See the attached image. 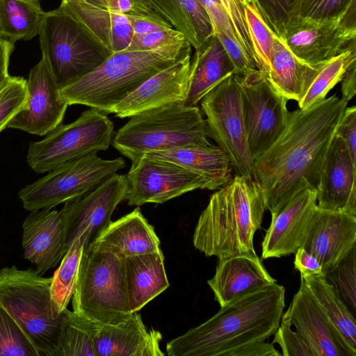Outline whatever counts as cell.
Segmentation results:
<instances>
[{
	"label": "cell",
	"mask_w": 356,
	"mask_h": 356,
	"mask_svg": "<svg viewBox=\"0 0 356 356\" xmlns=\"http://www.w3.org/2000/svg\"><path fill=\"white\" fill-rule=\"evenodd\" d=\"M348 102L337 95L289 112L284 130L254 161L265 209L275 214L309 187L316 190L323 161Z\"/></svg>",
	"instance_id": "1"
},
{
	"label": "cell",
	"mask_w": 356,
	"mask_h": 356,
	"mask_svg": "<svg viewBox=\"0 0 356 356\" xmlns=\"http://www.w3.org/2000/svg\"><path fill=\"white\" fill-rule=\"evenodd\" d=\"M285 307V288L276 282L249 291L220 307L211 318L170 341L169 356H234L266 341L277 330Z\"/></svg>",
	"instance_id": "2"
},
{
	"label": "cell",
	"mask_w": 356,
	"mask_h": 356,
	"mask_svg": "<svg viewBox=\"0 0 356 356\" xmlns=\"http://www.w3.org/2000/svg\"><path fill=\"white\" fill-rule=\"evenodd\" d=\"M265 207L257 181L234 175L227 186L210 197L195 228V248L218 259L257 255L254 235L262 223Z\"/></svg>",
	"instance_id": "3"
},
{
	"label": "cell",
	"mask_w": 356,
	"mask_h": 356,
	"mask_svg": "<svg viewBox=\"0 0 356 356\" xmlns=\"http://www.w3.org/2000/svg\"><path fill=\"white\" fill-rule=\"evenodd\" d=\"M183 40L150 50H124L110 55L90 74L60 89L68 105L80 104L113 113L115 106L146 80L188 53Z\"/></svg>",
	"instance_id": "4"
},
{
	"label": "cell",
	"mask_w": 356,
	"mask_h": 356,
	"mask_svg": "<svg viewBox=\"0 0 356 356\" xmlns=\"http://www.w3.org/2000/svg\"><path fill=\"white\" fill-rule=\"evenodd\" d=\"M207 124L197 107L177 102L130 117L111 145L131 163L147 153L210 145Z\"/></svg>",
	"instance_id": "5"
},
{
	"label": "cell",
	"mask_w": 356,
	"mask_h": 356,
	"mask_svg": "<svg viewBox=\"0 0 356 356\" xmlns=\"http://www.w3.org/2000/svg\"><path fill=\"white\" fill-rule=\"evenodd\" d=\"M124 259L97 241L84 247L71 299L75 314L101 324H117L132 314Z\"/></svg>",
	"instance_id": "6"
},
{
	"label": "cell",
	"mask_w": 356,
	"mask_h": 356,
	"mask_svg": "<svg viewBox=\"0 0 356 356\" xmlns=\"http://www.w3.org/2000/svg\"><path fill=\"white\" fill-rule=\"evenodd\" d=\"M51 277L35 269L15 266L0 268V304L13 316L39 356H56L63 311L57 313L51 298Z\"/></svg>",
	"instance_id": "7"
},
{
	"label": "cell",
	"mask_w": 356,
	"mask_h": 356,
	"mask_svg": "<svg viewBox=\"0 0 356 356\" xmlns=\"http://www.w3.org/2000/svg\"><path fill=\"white\" fill-rule=\"evenodd\" d=\"M38 35L42 58L60 88L90 74L110 56L60 7L45 12Z\"/></svg>",
	"instance_id": "8"
},
{
	"label": "cell",
	"mask_w": 356,
	"mask_h": 356,
	"mask_svg": "<svg viewBox=\"0 0 356 356\" xmlns=\"http://www.w3.org/2000/svg\"><path fill=\"white\" fill-rule=\"evenodd\" d=\"M113 134V123L106 113L90 108L42 140L31 142L26 161L34 172H49L81 156L108 149Z\"/></svg>",
	"instance_id": "9"
},
{
	"label": "cell",
	"mask_w": 356,
	"mask_h": 356,
	"mask_svg": "<svg viewBox=\"0 0 356 356\" xmlns=\"http://www.w3.org/2000/svg\"><path fill=\"white\" fill-rule=\"evenodd\" d=\"M125 166L120 157L104 159L97 153L89 154L25 186L18 197L28 211L53 209L86 194Z\"/></svg>",
	"instance_id": "10"
},
{
	"label": "cell",
	"mask_w": 356,
	"mask_h": 356,
	"mask_svg": "<svg viewBox=\"0 0 356 356\" xmlns=\"http://www.w3.org/2000/svg\"><path fill=\"white\" fill-rule=\"evenodd\" d=\"M209 136L229 157L234 175L254 180V161L248 148L242 111L241 91L232 74L200 101Z\"/></svg>",
	"instance_id": "11"
},
{
	"label": "cell",
	"mask_w": 356,
	"mask_h": 356,
	"mask_svg": "<svg viewBox=\"0 0 356 356\" xmlns=\"http://www.w3.org/2000/svg\"><path fill=\"white\" fill-rule=\"evenodd\" d=\"M235 74L241 88L247 141L254 161L274 143L286 127L288 100L259 70Z\"/></svg>",
	"instance_id": "12"
},
{
	"label": "cell",
	"mask_w": 356,
	"mask_h": 356,
	"mask_svg": "<svg viewBox=\"0 0 356 356\" xmlns=\"http://www.w3.org/2000/svg\"><path fill=\"white\" fill-rule=\"evenodd\" d=\"M283 40L307 63L327 61L356 44V0H352L335 17L320 21L300 19Z\"/></svg>",
	"instance_id": "13"
},
{
	"label": "cell",
	"mask_w": 356,
	"mask_h": 356,
	"mask_svg": "<svg viewBox=\"0 0 356 356\" xmlns=\"http://www.w3.org/2000/svg\"><path fill=\"white\" fill-rule=\"evenodd\" d=\"M125 200L129 206L163 204L196 189H206L200 176L174 163L142 156L126 175Z\"/></svg>",
	"instance_id": "14"
},
{
	"label": "cell",
	"mask_w": 356,
	"mask_h": 356,
	"mask_svg": "<svg viewBox=\"0 0 356 356\" xmlns=\"http://www.w3.org/2000/svg\"><path fill=\"white\" fill-rule=\"evenodd\" d=\"M127 188L126 175L115 173L86 194L65 203L59 211L67 250L83 232L88 235V245L97 241L111 222L117 206L125 200Z\"/></svg>",
	"instance_id": "15"
},
{
	"label": "cell",
	"mask_w": 356,
	"mask_h": 356,
	"mask_svg": "<svg viewBox=\"0 0 356 356\" xmlns=\"http://www.w3.org/2000/svg\"><path fill=\"white\" fill-rule=\"evenodd\" d=\"M60 89L42 58L29 74L26 106L12 118L7 128L40 136L53 131L61 124L69 106Z\"/></svg>",
	"instance_id": "16"
},
{
	"label": "cell",
	"mask_w": 356,
	"mask_h": 356,
	"mask_svg": "<svg viewBox=\"0 0 356 356\" xmlns=\"http://www.w3.org/2000/svg\"><path fill=\"white\" fill-rule=\"evenodd\" d=\"M356 216L315 208L301 246L320 263L324 275L355 247Z\"/></svg>",
	"instance_id": "17"
},
{
	"label": "cell",
	"mask_w": 356,
	"mask_h": 356,
	"mask_svg": "<svg viewBox=\"0 0 356 356\" xmlns=\"http://www.w3.org/2000/svg\"><path fill=\"white\" fill-rule=\"evenodd\" d=\"M59 7L109 55L128 48L133 37L130 22L105 0H61Z\"/></svg>",
	"instance_id": "18"
},
{
	"label": "cell",
	"mask_w": 356,
	"mask_h": 356,
	"mask_svg": "<svg viewBox=\"0 0 356 356\" xmlns=\"http://www.w3.org/2000/svg\"><path fill=\"white\" fill-rule=\"evenodd\" d=\"M281 319L295 326L315 356H356L329 322L301 279L299 289Z\"/></svg>",
	"instance_id": "19"
},
{
	"label": "cell",
	"mask_w": 356,
	"mask_h": 356,
	"mask_svg": "<svg viewBox=\"0 0 356 356\" xmlns=\"http://www.w3.org/2000/svg\"><path fill=\"white\" fill-rule=\"evenodd\" d=\"M356 163L343 140L334 134L316 188L317 207L356 216Z\"/></svg>",
	"instance_id": "20"
},
{
	"label": "cell",
	"mask_w": 356,
	"mask_h": 356,
	"mask_svg": "<svg viewBox=\"0 0 356 356\" xmlns=\"http://www.w3.org/2000/svg\"><path fill=\"white\" fill-rule=\"evenodd\" d=\"M316 206V190L307 187L271 215L261 244V258H280L294 254L301 246Z\"/></svg>",
	"instance_id": "21"
},
{
	"label": "cell",
	"mask_w": 356,
	"mask_h": 356,
	"mask_svg": "<svg viewBox=\"0 0 356 356\" xmlns=\"http://www.w3.org/2000/svg\"><path fill=\"white\" fill-rule=\"evenodd\" d=\"M23 257L43 275L61 261L67 248L60 211L42 209L30 211L22 224Z\"/></svg>",
	"instance_id": "22"
},
{
	"label": "cell",
	"mask_w": 356,
	"mask_h": 356,
	"mask_svg": "<svg viewBox=\"0 0 356 356\" xmlns=\"http://www.w3.org/2000/svg\"><path fill=\"white\" fill-rule=\"evenodd\" d=\"M191 52L152 76L114 108L113 113L120 118L168 104L185 100Z\"/></svg>",
	"instance_id": "23"
},
{
	"label": "cell",
	"mask_w": 356,
	"mask_h": 356,
	"mask_svg": "<svg viewBox=\"0 0 356 356\" xmlns=\"http://www.w3.org/2000/svg\"><path fill=\"white\" fill-rule=\"evenodd\" d=\"M161 334L147 329L140 315L133 312L117 324L97 323L93 337L96 356H163Z\"/></svg>",
	"instance_id": "24"
},
{
	"label": "cell",
	"mask_w": 356,
	"mask_h": 356,
	"mask_svg": "<svg viewBox=\"0 0 356 356\" xmlns=\"http://www.w3.org/2000/svg\"><path fill=\"white\" fill-rule=\"evenodd\" d=\"M257 255H238L218 259L207 284L220 307L252 290L276 282Z\"/></svg>",
	"instance_id": "25"
},
{
	"label": "cell",
	"mask_w": 356,
	"mask_h": 356,
	"mask_svg": "<svg viewBox=\"0 0 356 356\" xmlns=\"http://www.w3.org/2000/svg\"><path fill=\"white\" fill-rule=\"evenodd\" d=\"M143 156L174 163L200 176L208 190L218 191L227 186L234 176L229 157L212 143L152 152Z\"/></svg>",
	"instance_id": "26"
},
{
	"label": "cell",
	"mask_w": 356,
	"mask_h": 356,
	"mask_svg": "<svg viewBox=\"0 0 356 356\" xmlns=\"http://www.w3.org/2000/svg\"><path fill=\"white\" fill-rule=\"evenodd\" d=\"M236 74L235 67L222 44L213 34L195 49L191 60L184 104L195 106L216 86Z\"/></svg>",
	"instance_id": "27"
},
{
	"label": "cell",
	"mask_w": 356,
	"mask_h": 356,
	"mask_svg": "<svg viewBox=\"0 0 356 356\" xmlns=\"http://www.w3.org/2000/svg\"><path fill=\"white\" fill-rule=\"evenodd\" d=\"M327 62L314 65L304 62L274 33L272 69L268 81L288 101L298 102Z\"/></svg>",
	"instance_id": "28"
},
{
	"label": "cell",
	"mask_w": 356,
	"mask_h": 356,
	"mask_svg": "<svg viewBox=\"0 0 356 356\" xmlns=\"http://www.w3.org/2000/svg\"><path fill=\"white\" fill-rule=\"evenodd\" d=\"M127 294L131 312H138L170 286L161 250L125 257Z\"/></svg>",
	"instance_id": "29"
},
{
	"label": "cell",
	"mask_w": 356,
	"mask_h": 356,
	"mask_svg": "<svg viewBox=\"0 0 356 356\" xmlns=\"http://www.w3.org/2000/svg\"><path fill=\"white\" fill-rule=\"evenodd\" d=\"M96 241L124 257L161 250L154 227L138 207L111 221Z\"/></svg>",
	"instance_id": "30"
},
{
	"label": "cell",
	"mask_w": 356,
	"mask_h": 356,
	"mask_svg": "<svg viewBox=\"0 0 356 356\" xmlns=\"http://www.w3.org/2000/svg\"><path fill=\"white\" fill-rule=\"evenodd\" d=\"M150 7L199 48L213 35L211 19L199 0H145Z\"/></svg>",
	"instance_id": "31"
},
{
	"label": "cell",
	"mask_w": 356,
	"mask_h": 356,
	"mask_svg": "<svg viewBox=\"0 0 356 356\" xmlns=\"http://www.w3.org/2000/svg\"><path fill=\"white\" fill-rule=\"evenodd\" d=\"M314 299L346 345L356 353V323L353 313L324 275H300Z\"/></svg>",
	"instance_id": "32"
},
{
	"label": "cell",
	"mask_w": 356,
	"mask_h": 356,
	"mask_svg": "<svg viewBox=\"0 0 356 356\" xmlns=\"http://www.w3.org/2000/svg\"><path fill=\"white\" fill-rule=\"evenodd\" d=\"M44 13L39 0H0V38L13 44L33 39Z\"/></svg>",
	"instance_id": "33"
},
{
	"label": "cell",
	"mask_w": 356,
	"mask_h": 356,
	"mask_svg": "<svg viewBox=\"0 0 356 356\" xmlns=\"http://www.w3.org/2000/svg\"><path fill=\"white\" fill-rule=\"evenodd\" d=\"M88 243V233L83 232L71 244L52 277L51 298L57 313H61L66 309L72 298L82 253Z\"/></svg>",
	"instance_id": "34"
},
{
	"label": "cell",
	"mask_w": 356,
	"mask_h": 356,
	"mask_svg": "<svg viewBox=\"0 0 356 356\" xmlns=\"http://www.w3.org/2000/svg\"><path fill=\"white\" fill-rule=\"evenodd\" d=\"M97 323L65 309L56 356H96L93 337Z\"/></svg>",
	"instance_id": "35"
},
{
	"label": "cell",
	"mask_w": 356,
	"mask_h": 356,
	"mask_svg": "<svg viewBox=\"0 0 356 356\" xmlns=\"http://www.w3.org/2000/svg\"><path fill=\"white\" fill-rule=\"evenodd\" d=\"M355 63L356 44L327 60L305 96L298 102L299 108L307 109L324 100L330 90L341 82L346 71Z\"/></svg>",
	"instance_id": "36"
},
{
	"label": "cell",
	"mask_w": 356,
	"mask_h": 356,
	"mask_svg": "<svg viewBox=\"0 0 356 356\" xmlns=\"http://www.w3.org/2000/svg\"><path fill=\"white\" fill-rule=\"evenodd\" d=\"M245 15L257 68L268 79L272 69L274 33L252 3L245 6Z\"/></svg>",
	"instance_id": "37"
},
{
	"label": "cell",
	"mask_w": 356,
	"mask_h": 356,
	"mask_svg": "<svg viewBox=\"0 0 356 356\" xmlns=\"http://www.w3.org/2000/svg\"><path fill=\"white\" fill-rule=\"evenodd\" d=\"M302 0H251L265 23L280 38L299 21Z\"/></svg>",
	"instance_id": "38"
},
{
	"label": "cell",
	"mask_w": 356,
	"mask_h": 356,
	"mask_svg": "<svg viewBox=\"0 0 356 356\" xmlns=\"http://www.w3.org/2000/svg\"><path fill=\"white\" fill-rule=\"evenodd\" d=\"M0 356H39L20 326L1 304Z\"/></svg>",
	"instance_id": "39"
},
{
	"label": "cell",
	"mask_w": 356,
	"mask_h": 356,
	"mask_svg": "<svg viewBox=\"0 0 356 356\" xmlns=\"http://www.w3.org/2000/svg\"><path fill=\"white\" fill-rule=\"evenodd\" d=\"M27 97V80L22 76L10 75L0 87V132L25 108Z\"/></svg>",
	"instance_id": "40"
},
{
	"label": "cell",
	"mask_w": 356,
	"mask_h": 356,
	"mask_svg": "<svg viewBox=\"0 0 356 356\" xmlns=\"http://www.w3.org/2000/svg\"><path fill=\"white\" fill-rule=\"evenodd\" d=\"M355 247L325 276L334 286L348 307L355 311L356 307V271Z\"/></svg>",
	"instance_id": "41"
},
{
	"label": "cell",
	"mask_w": 356,
	"mask_h": 356,
	"mask_svg": "<svg viewBox=\"0 0 356 356\" xmlns=\"http://www.w3.org/2000/svg\"><path fill=\"white\" fill-rule=\"evenodd\" d=\"M220 1L232 21L241 47L245 54L257 65L245 15V6L251 3V0Z\"/></svg>",
	"instance_id": "42"
},
{
	"label": "cell",
	"mask_w": 356,
	"mask_h": 356,
	"mask_svg": "<svg viewBox=\"0 0 356 356\" xmlns=\"http://www.w3.org/2000/svg\"><path fill=\"white\" fill-rule=\"evenodd\" d=\"M273 343H277L284 356H315L312 350L298 332L291 329V325L281 319L274 333Z\"/></svg>",
	"instance_id": "43"
},
{
	"label": "cell",
	"mask_w": 356,
	"mask_h": 356,
	"mask_svg": "<svg viewBox=\"0 0 356 356\" xmlns=\"http://www.w3.org/2000/svg\"><path fill=\"white\" fill-rule=\"evenodd\" d=\"M352 0H302L300 19L320 21L339 15Z\"/></svg>",
	"instance_id": "44"
},
{
	"label": "cell",
	"mask_w": 356,
	"mask_h": 356,
	"mask_svg": "<svg viewBox=\"0 0 356 356\" xmlns=\"http://www.w3.org/2000/svg\"><path fill=\"white\" fill-rule=\"evenodd\" d=\"M183 40H186L184 35L170 28L143 35H133L126 50H150Z\"/></svg>",
	"instance_id": "45"
},
{
	"label": "cell",
	"mask_w": 356,
	"mask_h": 356,
	"mask_svg": "<svg viewBox=\"0 0 356 356\" xmlns=\"http://www.w3.org/2000/svg\"><path fill=\"white\" fill-rule=\"evenodd\" d=\"M199 1L204 8L211 19L213 26V33L215 32H221L232 40H235L240 46L238 38L235 32L232 21L220 1Z\"/></svg>",
	"instance_id": "46"
},
{
	"label": "cell",
	"mask_w": 356,
	"mask_h": 356,
	"mask_svg": "<svg viewBox=\"0 0 356 356\" xmlns=\"http://www.w3.org/2000/svg\"><path fill=\"white\" fill-rule=\"evenodd\" d=\"M222 44L233 63L236 74H242L252 70H258L257 65L243 51L238 44L221 32L213 33Z\"/></svg>",
	"instance_id": "47"
},
{
	"label": "cell",
	"mask_w": 356,
	"mask_h": 356,
	"mask_svg": "<svg viewBox=\"0 0 356 356\" xmlns=\"http://www.w3.org/2000/svg\"><path fill=\"white\" fill-rule=\"evenodd\" d=\"M335 134L344 142L352 161L356 163V107L345 108Z\"/></svg>",
	"instance_id": "48"
},
{
	"label": "cell",
	"mask_w": 356,
	"mask_h": 356,
	"mask_svg": "<svg viewBox=\"0 0 356 356\" xmlns=\"http://www.w3.org/2000/svg\"><path fill=\"white\" fill-rule=\"evenodd\" d=\"M133 30V35H143L154 31L173 28L156 12L140 17H127Z\"/></svg>",
	"instance_id": "49"
},
{
	"label": "cell",
	"mask_w": 356,
	"mask_h": 356,
	"mask_svg": "<svg viewBox=\"0 0 356 356\" xmlns=\"http://www.w3.org/2000/svg\"><path fill=\"white\" fill-rule=\"evenodd\" d=\"M294 254V267L300 275H324L318 261L303 248L300 247Z\"/></svg>",
	"instance_id": "50"
},
{
	"label": "cell",
	"mask_w": 356,
	"mask_h": 356,
	"mask_svg": "<svg viewBox=\"0 0 356 356\" xmlns=\"http://www.w3.org/2000/svg\"><path fill=\"white\" fill-rule=\"evenodd\" d=\"M273 343L266 341L255 343L242 348L236 351L234 356H280Z\"/></svg>",
	"instance_id": "51"
},
{
	"label": "cell",
	"mask_w": 356,
	"mask_h": 356,
	"mask_svg": "<svg viewBox=\"0 0 356 356\" xmlns=\"http://www.w3.org/2000/svg\"><path fill=\"white\" fill-rule=\"evenodd\" d=\"M341 83V98L348 102L356 94V63L346 71Z\"/></svg>",
	"instance_id": "52"
},
{
	"label": "cell",
	"mask_w": 356,
	"mask_h": 356,
	"mask_svg": "<svg viewBox=\"0 0 356 356\" xmlns=\"http://www.w3.org/2000/svg\"><path fill=\"white\" fill-rule=\"evenodd\" d=\"M14 44L0 38V87L10 76L8 65Z\"/></svg>",
	"instance_id": "53"
}]
</instances>
